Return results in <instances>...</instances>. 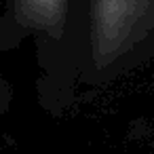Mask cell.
I'll return each mask as SVG.
<instances>
[{
	"mask_svg": "<svg viewBox=\"0 0 154 154\" xmlns=\"http://www.w3.org/2000/svg\"><path fill=\"white\" fill-rule=\"evenodd\" d=\"M87 55L95 82L154 59V0H89Z\"/></svg>",
	"mask_w": 154,
	"mask_h": 154,
	"instance_id": "1",
	"label": "cell"
},
{
	"mask_svg": "<svg viewBox=\"0 0 154 154\" xmlns=\"http://www.w3.org/2000/svg\"><path fill=\"white\" fill-rule=\"evenodd\" d=\"M13 11L26 32L59 42L68 26L70 0H13Z\"/></svg>",
	"mask_w": 154,
	"mask_h": 154,
	"instance_id": "2",
	"label": "cell"
}]
</instances>
